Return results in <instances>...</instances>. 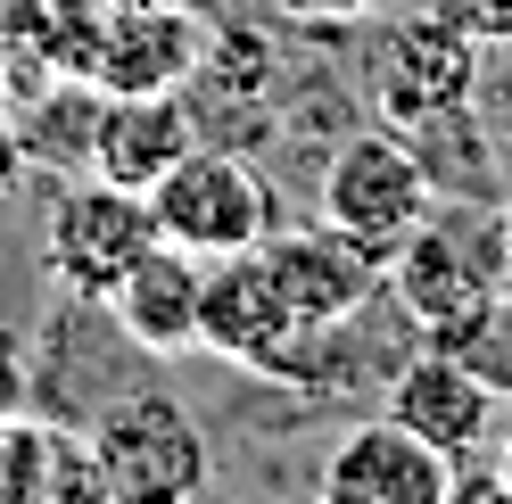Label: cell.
<instances>
[{
    "instance_id": "8",
    "label": "cell",
    "mask_w": 512,
    "mask_h": 504,
    "mask_svg": "<svg viewBox=\"0 0 512 504\" xmlns=\"http://www.w3.org/2000/svg\"><path fill=\"white\" fill-rule=\"evenodd\" d=\"M380 414H397L413 438H430L438 455H479L496 438V381L479 372L471 348H413L397 372H389V405Z\"/></svg>"
},
{
    "instance_id": "5",
    "label": "cell",
    "mask_w": 512,
    "mask_h": 504,
    "mask_svg": "<svg viewBox=\"0 0 512 504\" xmlns=\"http://www.w3.org/2000/svg\"><path fill=\"white\" fill-rule=\"evenodd\" d=\"M430 207H438L430 166H422V149H413V141H397V124L356 133V141H339L323 157V215L347 224L364 248H380V257H397V248L422 232Z\"/></svg>"
},
{
    "instance_id": "15",
    "label": "cell",
    "mask_w": 512,
    "mask_h": 504,
    "mask_svg": "<svg viewBox=\"0 0 512 504\" xmlns=\"http://www.w3.org/2000/svg\"><path fill=\"white\" fill-rule=\"evenodd\" d=\"M471 42H512V0H438Z\"/></svg>"
},
{
    "instance_id": "12",
    "label": "cell",
    "mask_w": 512,
    "mask_h": 504,
    "mask_svg": "<svg viewBox=\"0 0 512 504\" xmlns=\"http://www.w3.org/2000/svg\"><path fill=\"white\" fill-rule=\"evenodd\" d=\"M199 149L182 91H100V124H91V174L124 182V191H157V174H174Z\"/></svg>"
},
{
    "instance_id": "10",
    "label": "cell",
    "mask_w": 512,
    "mask_h": 504,
    "mask_svg": "<svg viewBox=\"0 0 512 504\" xmlns=\"http://www.w3.org/2000/svg\"><path fill=\"white\" fill-rule=\"evenodd\" d=\"M207 67V25L190 9H100V34H91L83 83L100 91H182Z\"/></svg>"
},
{
    "instance_id": "1",
    "label": "cell",
    "mask_w": 512,
    "mask_h": 504,
    "mask_svg": "<svg viewBox=\"0 0 512 504\" xmlns=\"http://www.w3.org/2000/svg\"><path fill=\"white\" fill-rule=\"evenodd\" d=\"M389 298L430 348H479L512 306V215L488 207H430L389 257Z\"/></svg>"
},
{
    "instance_id": "6",
    "label": "cell",
    "mask_w": 512,
    "mask_h": 504,
    "mask_svg": "<svg viewBox=\"0 0 512 504\" xmlns=\"http://www.w3.org/2000/svg\"><path fill=\"white\" fill-rule=\"evenodd\" d=\"M256 257H265L273 290L290 298L298 331H347L380 290H389V257L364 248L347 224H331V215H314V224H273L256 240Z\"/></svg>"
},
{
    "instance_id": "7",
    "label": "cell",
    "mask_w": 512,
    "mask_h": 504,
    "mask_svg": "<svg viewBox=\"0 0 512 504\" xmlns=\"http://www.w3.org/2000/svg\"><path fill=\"white\" fill-rule=\"evenodd\" d=\"M298 314L290 298L273 290V273L256 248H240V257H207L199 273V348L256 372V381H281V364L298 356Z\"/></svg>"
},
{
    "instance_id": "19",
    "label": "cell",
    "mask_w": 512,
    "mask_h": 504,
    "mask_svg": "<svg viewBox=\"0 0 512 504\" xmlns=\"http://www.w3.org/2000/svg\"><path fill=\"white\" fill-rule=\"evenodd\" d=\"M496 471H504V496H512V438H504V455H496Z\"/></svg>"
},
{
    "instance_id": "16",
    "label": "cell",
    "mask_w": 512,
    "mask_h": 504,
    "mask_svg": "<svg viewBox=\"0 0 512 504\" xmlns=\"http://www.w3.org/2000/svg\"><path fill=\"white\" fill-rule=\"evenodd\" d=\"M25 405V339L0 331V414H17Z\"/></svg>"
},
{
    "instance_id": "2",
    "label": "cell",
    "mask_w": 512,
    "mask_h": 504,
    "mask_svg": "<svg viewBox=\"0 0 512 504\" xmlns=\"http://www.w3.org/2000/svg\"><path fill=\"white\" fill-rule=\"evenodd\" d=\"M91 463H100V504H174L207 488V438L166 389L116 397L91 422Z\"/></svg>"
},
{
    "instance_id": "4",
    "label": "cell",
    "mask_w": 512,
    "mask_h": 504,
    "mask_svg": "<svg viewBox=\"0 0 512 504\" xmlns=\"http://www.w3.org/2000/svg\"><path fill=\"white\" fill-rule=\"evenodd\" d=\"M157 248V215H149V191H124V182L91 174L83 191H67L50 207V232H42V273L58 281L67 298L83 306H108V290L141 257Z\"/></svg>"
},
{
    "instance_id": "17",
    "label": "cell",
    "mask_w": 512,
    "mask_h": 504,
    "mask_svg": "<svg viewBox=\"0 0 512 504\" xmlns=\"http://www.w3.org/2000/svg\"><path fill=\"white\" fill-rule=\"evenodd\" d=\"M298 9H314V17H364V9H380V0H298Z\"/></svg>"
},
{
    "instance_id": "9",
    "label": "cell",
    "mask_w": 512,
    "mask_h": 504,
    "mask_svg": "<svg viewBox=\"0 0 512 504\" xmlns=\"http://www.w3.org/2000/svg\"><path fill=\"white\" fill-rule=\"evenodd\" d=\"M314 488H323V504H446L455 496V455L413 438L397 414H372L323 455Z\"/></svg>"
},
{
    "instance_id": "14",
    "label": "cell",
    "mask_w": 512,
    "mask_h": 504,
    "mask_svg": "<svg viewBox=\"0 0 512 504\" xmlns=\"http://www.w3.org/2000/svg\"><path fill=\"white\" fill-rule=\"evenodd\" d=\"M0 504H100V463H91V430H58L0 414Z\"/></svg>"
},
{
    "instance_id": "11",
    "label": "cell",
    "mask_w": 512,
    "mask_h": 504,
    "mask_svg": "<svg viewBox=\"0 0 512 504\" xmlns=\"http://www.w3.org/2000/svg\"><path fill=\"white\" fill-rule=\"evenodd\" d=\"M471 67H479V42H471L446 9H422V17H405L397 34H389V50H380L372 100H380L389 124H430V116H446V108H463Z\"/></svg>"
},
{
    "instance_id": "13",
    "label": "cell",
    "mask_w": 512,
    "mask_h": 504,
    "mask_svg": "<svg viewBox=\"0 0 512 504\" xmlns=\"http://www.w3.org/2000/svg\"><path fill=\"white\" fill-rule=\"evenodd\" d=\"M199 273L207 265L190 257V248L157 240L149 257L108 290L116 331L133 339V348H149V356H190V348H199Z\"/></svg>"
},
{
    "instance_id": "3",
    "label": "cell",
    "mask_w": 512,
    "mask_h": 504,
    "mask_svg": "<svg viewBox=\"0 0 512 504\" xmlns=\"http://www.w3.org/2000/svg\"><path fill=\"white\" fill-rule=\"evenodd\" d=\"M149 215H157V240H174L190 248V257H240V248H256L273 224H281V207H273V182L248 166L240 149H190L174 174H157V191H149Z\"/></svg>"
},
{
    "instance_id": "18",
    "label": "cell",
    "mask_w": 512,
    "mask_h": 504,
    "mask_svg": "<svg viewBox=\"0 0 512 504\" xmlns=\"http://www.w3.org/2000/svg\"><path fill=\"white\" fill-rule=\"evenodd\" d=\"M116 9H190V0H116Z\"/></svg>"
}]
</instances>
